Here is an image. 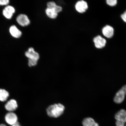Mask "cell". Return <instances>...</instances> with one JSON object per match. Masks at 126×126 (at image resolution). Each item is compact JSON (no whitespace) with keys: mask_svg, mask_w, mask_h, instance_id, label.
Listing matches in <instances>:
<instances>
[{"mask_svg":"<svg viewBox=\"0 0 126 126\" xmlns=\"http://www.w3.org/2000/svg\"><path fill=\"white\" fill-rule=\"evenodd\" d=\"M9 96V94L8 91L4 89H0V101H6Z\"/></svg>","mask_w":126,"mask_h":126,"instance_id":"14","label":"cell"},{"mask_svg":"<svg viewBox=\"0 0 126 126\" xmlns=\"http://www.w3.org/2000/svg\"><path fill=\"white\" fill-rule=\"evenodd\" d=\"M3 14L4 16L8 19L11 18L13 15V14L9 13L4 9L3 11Z\"/></svg>","mask_w":126,"mask_h":126,"instance_id":"16","label":"cell"},{"mask_svg":"<svg viewBox=\"0 0 126 126\" xmlns=\"http://www.w3.org/2000/svg\"><path fill=\"white\" fill-rule=\"evenodd\" d=\"M25 56L29 60L37 62L39 59V55L38 53L34 51L32 47L28 48L25 53Z\"/></svg>","mask_w":126,"mask_h":126,"instance_id":"4","label":"cell"},{"mask_svg":"<svg viewBox=\"0 0 126 126\" xmlns=\"http://www.w3.org/2000/svg\"><path fill=\"white\" fill-rule=\"evenodd\" d=\"M12 126H21V125H20L19 123L18 122H17L16 124H14V125H13Z\"/></svg>","mask_w":126,"mask_h":126,"instance_id":"22","label":"cell"},{"mask_svg":"<svg viewBox=\"0 0 126 126\" xmlns=\"http://www.w3.org/2000/svg\"><path fill=\"white\" fill-rule=\"evenodd\" d=\"M115 119L116 120V126H124L126 124V111L124 110H121L118 112L115 115Z\"/></svg>","mask_w":126,"mask_h":126,"instance_id":"2","label":"cell"},{"mask_svg":"<svg viewBox=\"0 0 126 126\" xmlns=\"http://www.w3.org/2000/svg\"><path fill=\"white\" fill-rule=\"evenodd\" d=\"M9 0H0V5H7L9 4Z\"/></svg>","mask_w":126,"mask_h":126,"instance_id":"20","label":"cell"},{"mask_svg":"<svg viewBox=\"0 0 126 126\" xmlns=\"http://www.w3.org/2000/svg\"><path fill=\"white\" fill-rule=\"evenodd\" d=\"M4 9L7 11L8 12H9V13L12 14L13 15V14L15 13V8L11 6H7V7L5 8Z\"/></svg>","mask_w":126,"mask_h":126,"instance_id":"15","label":"cell"},{"mask_svg":"<svg viewBox=\"0 0 126 126\" xmlns=\"http://www.w3.org/2000/svg\"><path fill=\"white\" fill-rule=\"evenodd\" d=\"M102 32L103 35L108 38H111L114 35V28L109 25H107L102 28Z\"/></svg>","mask_w":126,"mask_h":126,"instance_id":"9","label":"cell"},{"mask_svg":"<svg viewBox=\"0 0 126 126\" xmlns=\"http://www.w3.org/2000/svg\"><path fill=\"white\" fill-rule=\"evenodd\" d=\"M106 1L107 4L111 7H114L117 4L116 0H107Z\"/></svg>","mask_w":126,"mask_h":126,"instance_id":"17","label":"cell"},{"mask_svg":"<svg viewBox=\"0 0 126 126\" xmlns=\"http://www.w3.org/2000/svg\"><path fill=\"white\" fill-rule=\"evenodd\" d=\"M126 94V85L116 93L114 98V101L116 103L120 104L124 101Z\"/></svg>","mask_w":126,"mask_h":126,"instance_id":"3","label":"cell"},{"mask_svg":"<svg viewBox=\"0 0 126 126\" xmlns=\"http://www.w3.org/2000/svg\"><path fill=\"white\" fill-rule=\"evenodd\" d=\"M45 12L49 18L53 19L56 18L58 16V14L53 9L47 8L46 9Z\"/></svg>","mask_w":126,"mask_h":126,"instance_id":"13","label":"cell"},{"mask_svg":"<svg viewBox=\"0 0 126 126\" xmlns=\"http://www.w3.org/2000/svg\"><path fill=\"white\" fill-rule=\"evenodd\" d=\"M54 9L55 11L58 14L62 12L63 10L61 6L57 5L56 7L54 9Z\"/></svg>","mask_w":126,"mask_h":126,"instance_id":"19","label":"cell"},{"mask_svg":"<svg viewBox=\"0 0 126 126\" xmlns=\"http://www.w3.org/2000/svg\"><path fill=\"white\" fill-rule=\"evenodd\" d=\"M18 117L15 113L10 112L6 115L5 120L9 125L12 126L18 122Z\"/></svg>","mask_w":126,"mask_h":126,"instance_id":"5","label":"cell"},{"mask_svg":"<svg viewBox=\"0 0 126 126\" xmlns=\"http://www.w3.org/2000/svg\"><path fill=\"white\" fill-rule=\"evenodd\" d=\"M121 17L123 20L126 23V10L121 15Z\"/></svg>","mask_w":126,"mask_h":126,"instance_id":"21","label":"cell"},{"mask_svg":"<svg viewBox=\"0 0 126 126\" xmlns=\"http://www.w3.org/2000/svg\"><path fill=\"white\" fill-rule=\"evenodd\" d=\"M0 126H7L5 125L4 124H0Z\"/></svg>","mask_w":126,"mask_h":126,"instance_id":"23","label":"cell"},{"mask_svg":"<svg viewBox=\"0 0 126 126\" xmlns=\"http://www.w3.org/2000/svg\"><path fill=\"white\" fill-rule=\"evenodd\" d=\"M9 31L11 35L15 38H19L22 35L21 32L15 25H13L11 26Z\"/></svg>","mask_w":126,"mask_h":126,"instance_id":"11","label":"cell"},{"mask_svg":"<svg viewBox=\"0 0 126 126\" xmlns=\"http://www.w3.org/2000/svg\"><path fill=\"white\" fill-rule=\"evenodd\" d=\"M88 8L87 2L84 0L78 1L75 5L76 10L80 13H83L85 12Z\"/></svg>","mask_w":126,"mask_h":126,"instance_id":"6","label":"cell"},{"mask_svg":"<svg viewBox=\"0 0 126 126\" xmlns=\"http://www.w3.org/2000/svg\"><path fill=\"white\" fill-rule=\"evenodd\" d=\"M82 123L83 126H99L93 119L90 117L85 118Z\"/></svg>","mask_w":126,"mask_h":126,"instance_id":"12","label":"cell"},{"mask_svg":"<svg viewBox=\"0 0 126 126\" xmlns=\"http://www.w3.org/2000/svg\"><path fill=\"white\" fill-rule=\"evenodd\" d=\"M93 41L95 47L97 48H102L105 46L106 41L101 36L98 35L94 37Z\"/></svg>","mask_w":126,"mask_h":126,"instance_id":"8","label":"cell"},{"mask_svg":"<svg viewBox=\"0 0 126 126\" xmlns=\"http://www.w3.org/2000/svg\"><path fill=\"white\" fill-rule=\"evenodd\" d=\"M64 109L65 107L62 104H54L49 106L47 109V111L50 117L57 118L63 114Z\"/></svg>","mask_w":126,"mask_h":126,"instance_id":"1","label":"cell"},{"mask_svg":"<svg viewBox=\"0 0 126 126\" xmlns=\"http://www.w3.org/2000/svg\"><path fill=\"white\" fill-rule=\"evenodd\" d=\"M57 5L54 1H50L47 4V8L51 9H54Z\"/></svg>","mask_w":126,"mask_h":126,"instance_id":"18","label":"cell"},{"mask_svg":"<svg viewBox=\"0 0 126 126\" xmlns=\"http://www.w3.org/2000/svg\"><path fill=\"white\" fill-rule=\"evenodd\" d=\"M5 107L7 111L12 112L16 110L18 108V104L16 101L14 99H11L7 102Z\"/></svg>","mask_w":126,"mask_h":126,"instance_id":"10","label":"cell"},{"mask_svg":"<svg viewBox=\"0 0 126 126\" xmlns=\"http://www.w3.org/2000/svg\"><path fill=\"white\" fill-rule=\"evenodd\" d=\"M16 21L19 24L23 27L27 26L30 23V21L27 16L24 14L19 15L17 17Z\"/></svg>","mask_w":126,"mask_h":126,"instance_id":"7","label":"cell"}]
</instances>
